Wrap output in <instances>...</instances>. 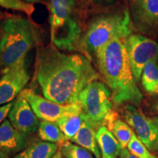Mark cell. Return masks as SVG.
Here are the masks:
<instances>
[{"label":"cell","mask_w":158,"mask_h":158,"mask_svg":"<svg viewBox=\"0 0 158 158\" xmlns=\"http://www.w3.org/2000/svg\"><path fill=\"white\" fill-rule=\"evenodd\" d=\"M13 105V102H11L10 103L0 106V124L5 119L7 116H8V114L10 110H11Z\"/></svg>","instance_id":"cell-24"},{"label":"cell","mask_w":158,"mask_h":158,"mask_svg":"<svg viewBox=\"0 0 158 158\" xmlns=\"http://www.w3.org/2000/svg\"><path fill=\"white\" fill-rule=\"evenodd\" d=\"M0 158H10V157H9V155H7V153L0 151Z\"/></svg>","instance_id":"cell-28"},{"label":"cell","mask_w":158,"mask_h":158,"mask_svg":"<svg viewBox=\"0 0 158 158\" xmlns=\"http://www.w3.org/2000/svg\"><path fill=\"white\" fill-rule=\"evenodd\" d=\"M57 150L56 143L37 141L29 145L13 158H52Z\"/></svg>","instance_id":"cell-16"},{"label":"cell","mask_w":158,"mask_h":158,"mask_svg":"<svg viewBox=\"0 0 158 158\" xmlns=\"http://www.w3.org/2000/svg\"><path fill=\"white\" fill-rule=\"evenodd\" d=\"M133 24L127 10L95 18L86 29L80 45L88 55H94L115 39L124 40L132 34Z\"/></svg>","instance_id":"cell-4"},{"label":"cell","mask_w":158,"mask_h":158,"mask_svg":"<svg viewBox=\"0 0 158 158\" xmlns=\"http://www.w3.org/2000/svg\"><path fill=\"white\" fill-rule=\"evenodd\" d=\"M27 147V135L15 129L9 119L0 124V151L7 155L19 153Z\"/></svg>","instance_id":"cell-13"},{"label":"cell","mask_w":158,"mask_h":158,"mask_svg":"<svg viewBox=\"0 0 158 158\" xmlns=\"http://www.w3.org/2000/svg\"><path fill=\"white\" fill-rule=\"evenodd\" d=\"M127 147L130 153L138 158H157L155 155L150 152L149 149L142 143L135 133H133Z\"/></svg>","instance_id":"cell-22"},{"label":"cell","mask_w":158,"mask_h":158,"mask_svg":"<svg viewBox=\"0 0 158 158\" xmlns=\"http://www.w3.org/2000/svg\"><path fill=\"white\" fill-rule=\"evenodd\" d=\"M0 37H1V32H0Z\"/></svg>","instance_id":"cell-34"},{"label":"cell","mask_w":158,"mask_h":158,"mask_svg":"<svg viewBox=\"0 0 158 158\" xmlns=\"http://www.w3.org/2000/svg\"><path fill=\"white\" fill-rule=\"evenodd\" d=\"M20 95L29 102L37 118L44 121L56 123L65 114L81 110L78 104L62 106L35 94L31 89L23 90Z\"/></svg>","instance_id":"cell-9"},{"label":"cell","mask_w":158,"mask_h":158,"mask_svg":"<svg viewBox=\"0 0 158 158\" xmlns=\"http://www.w3.org/2000/svg\"><path fill=\"white\" fill-rule=\"evenodd\" d=\"M96 138L102 158H116L122 147L106 126H100L97 130Z\"/></svg>","instance_id":"cell-14"},{"label":"cell","mask_w":158,"mask_h":158,"mask_svg":"<svg viewBox=\"0 0 158 158\" xmlns=\"http://www.w3.org/2000/svg\"><path fill=\"white\" fill-rule=\"evenodd\" d=\"M96 133L95 128L84 121L78 133L71 141L89 150L95 158H102L97 141Z\"/></svg>","instance_id":"cell-15"},{"label":"cell","mask_w":158,"mask_h":158,"mask_svg":"<svg viewBox=\"0 0 158 158\" xmlns=\"http://www.w3.org/2000/svg\"><path fill=\"white\" fill-rule=\"evenodd\" d=\"M152 119H153V121L155 122V124H156V125H157V128H158V116H157V117L153 118Z\"/></svg>","instance_id":"cell-31"},{"label":"cell","mask_w":158,"mask_h":158,"mask_svg":"<svg viewBox=\"0 0 158 158\" xmlns=\"http://www.w3.org/2000/svg\"><path fill=\"white\" fill-rule=\"evenodd\" d=\"M0 73H2V67H1V64H0Z\"/></svg>","instance_id":"cell-33"},{"label":"cell","mask_w":158,"mask_h":158,"mask_svg":"<svg viewBox=\"0 0 158 158\" xmlns=\"http://www.w3.org/2000/svg\"><path fill=\"white\" fill-rule=\"evenodd\" d=\"M0 64L2 71L26 61L38 41V31L26 18L10 15L0 22Z\"/></svg>","instance_id":"cell-3"},{"label":"cell","mask_w":158,"mask_h":158,"mask_svg":"<svg viewBox=\"0 0 158 158\" xmlns=\"http://www.w3.org/2000/svg\"><path fill=\"white\" fill-rule=\"evenodd\" d=\"M23 2H25L27 3H29V4H35V3H42L44 4L45 2H47L48 0H22Z\"/></svg>","instance_id":"cell-27"},{"label":"cell","mask_w":158,"mask_h":158,"mask_svg":"<svg viewBox=\"0 0 158 158\" xmlns=\"http://www.w3.org/2000/svg\"><path fill=\"white\" fill-rule=\"evenodd\" d=\"M157 63H158V60H157Z\"/></svg>","instance_id":"cell-35"},{"label":"cell","mask_w":158,"mask_h":158,"mask_svg":"<svg viewBox=\"0 0 158 158\" xmlns=\"http://www.w3.org/2000/svg\"><path fill=\"white\" fill-rule=\"evenodd\" d=\"M59 151L65 158H94L89 150L68 141L59 145Z\"/></svg>","instance_id":"cell-21"},{"label":"cell","mask_w":158,"mask_h":158,"mask_svg":"<svg viewBox=\"0 0 158 158\" xmlns=\"http://www.w3.org/2000/svg\"><path fill=\"white\" fill-rule=\"evenodd\" d=\"M155 110H156V112H157V113H158V102H157V104L155 105Z\"/></svg>","instance_id":"cell-32"},{"label":"cell","mask_w":158,"mask_h":158,"mask_svg":"<svg viewBox=\"0 0 158 158\" xmlns=\"http://www.w3.org/2000/svg\"><path fill=\"white\" fill-rule=\"evenodd\" d=\"M95 56L99 70L111 92L113 102L139 106L143 97L134 77L124 40H114Z\"/></svg>","instance_id":"cell-2"},{"label":"cell","mask_w":158,"mask_h":158,"mask_svg":"<svg viewBox=\"0 0 158 158\" xmlns=\"http://www.w3.org/2000/svg\"><path fill=\"white\" fill-rule=\"evenodd\" d=\"M109 127L122 149L127 147L134 133L129 124L122 120L115 119L110 124Z\"/></svg>","instance_id":"cell-20"},{"label":"cell","mask_w":158,"mask_h":158,"mask_svg":"<svg viewBox=\"0 0 158 158\" xmlns=\"http://www.w3.org/2000/svg\"><path fill=\"white\" fill-rule=\"evenodd\" d=\"M123 116L127 123L135 131L137 137L150 152L158 151V128L152 118L147 117L135 106H124Z\"/></svg>","instance_id":"cell-8"},{"label":"cell","mask_w":158,"mask_h":158,"mask_svg":"<svg viewBox=\"0 0 158 158\" xmlns=\"http://www.w3.org/2000/svg\"><path fill=\"white\" fill-rule=\"evenodd\" d=\"M141 83L142 87L149 95L158 94V63L152 61L144 67Z\"/></svg>","instance_id":"cell-18"},{"label":"cell","mask_w":158,"mask_h":158,"mask_svg":"<svg viewBox=\"0 0 158 158\" xmlns=\"http://www.w3.org/2000/svg\"><path fill=\"white\" fill-rule=\"evenodd\" d=\"M0 78V106L10 103L21 93L30 76L26 67V61L2 71Z\"/></svg>","instance_id":"cell-10"},{"label":"cell","mask_w":158,"mask_h":158,"mask_svg":"<svg viewBox=\"0 0 158 158\" xmlns=\"http://www.w3.org/2000/svg\"><path fill=\"white\" fill-rule=\"evenodd\" d=\"M9 121L15 129L25 135L35 133L38 129L40 122L29 102L21 95L13 101L8 114Z\"/></svg>","instance_id":"cell-12"},{"label":"cell","mask_w":158,"mask_h":158,"mask_svg":"<svg viewBox=\"0 0 158 158\" xmlns=\"http://www.w3.org/2000/svg\"><path fill=\"white\" fill-rule=\"evenodd\" d=\"M52 158H63L62 154H61L60 152H57L55 154V155L53 156Z\"/></svg>","instance_id":"cell-29"},{"label":"cell","mask_w":158,"mask_h":158,"mask_svg":"<svg viewBox=\"0 0 158 158\" xmlns=\"http://www.w3.org/2000/svg\"><path fill=\"white\" fill-rule=\"evenodd\" d=\"M38 135L43 141L60 145L67 141L64 133L56 123L42 120L40 122Z\"/></svg>","instance_id":"cell-19"},{"label":"cell","mask_w":158,"mask_h":158,"mask_svg":"<svg viewBox=\"0 0 158 158\" xmlns=\"http://www.w3.org/2000/svg\"><path fill=\"white\" fill-rule=\"evenodd\" d=\"M84 122L81 110H78L65 114L56 123L64 133L67 140L71 141L78 133Z\"/></svg>","instance_id":"cell-17"},{"label":"cell","mask_w":158,"mask_h":158,"mask_svg":"<svg viewBox=\"0 0 158 158\" xmlns=\"http://www.w3.org/2000/svg\"><path fill=\"white\" fill-rule=\"evenodd\" d=\"M48 3L51 43L60 50H74L81 35L73 16L75 0H48Z\"/></svg>","instance_id":"cell-5"},{"label":"cell","mask_w":158,"mask_h":158,"mask_svg":"<svg viewBox=\"0 0 158 158\" xmlns=\"http://www.w3.org/2000/svg\"><path fill=\"white\" fill-rule=\"evenodd\" d=\"M0 6L6 9L22 12L29 16L32 15L35 10L32 4L27 3L22 0H0Z\"/></svg>","instance_id":"cell-23"},{"label":"cell","mask_w":158,"mask_h":158,"mask_svg":"<svg viewBox=\"0 0 158 158\" xmlns=\"http://www.w3.org/2000/svg\"><path fill=\"white\" fill-rule=\"evenodd\" d=\"M130 13L133 24L140 31L158 34V0H132Z\"/></svg>","instance_id":"cell-11"},{"label":"cell","mask_w":158,"mask_h":158,"mask_svg":"<svg viewBox=\"0 0 158 158\" xmlns=\"http://www.w3.org/2000/svg\"><path fill=\"white\" fill-rule=\"evenodd\" d=\"M124 46L137 83H140L144 67L158 60V43L141 34H131L124 40Z\"/></svg>","instance_id":"cell-7"},{"label":"cell","mask_w":158,"mask_h":158,"mask_svg":"<svg viewBox=\"0 0 158 158\" xmlns=\"http://www.w3.org/2000/svg\"><path fill=\"white\" fill-rule=\"evenodd\" d=\"M118 158H138L133 155V154L130 153V152L128 150L127 148L122 149L121 152H120L119 155H118Z\"/></svg>","instance_id":"cell-25"},{"label":"cell","mask_w":158,"mask_h":158,"mask_svg":"<svg viewBox=\"0 0 158 158\" xmlns=\"http://www.w3.org/2000/svg\"><path fill=\"white\" fill-rule=\"evenodd\" d=\"M112 102L110 89L98 81L89 84L81 92L78 99L83 118L94 128L105 126V124L110 126L115 120Z\"/></svg>","instance_id":"cell-6"},{"label":"cell","mask_w":158,"mask_h":158,"mask_svg":"<svg viewBox=\"0 0 158 158\" xmlns=\"http://www.w3.org/2000/svg\"><path fill=\"white\" fill-rule=\"evenodd\" d=\"M35 75L45 98L62 106L78 104L82 90L100 78L87 57L52 45L37 49Z\"/></svg>","instance_id":"cell-1"},{"label":"cell","mask_w":158,"mask_h":158,"mask_svg":"<svg viewBox=\"0 0 158 158\" xmlns=\"http://www.w3.org/2000/svg\"><path fill=\"white\" fill-rule=\"evenodd\" d=\"M5 15V13H3L2 11L0 10V22H1V21H2V20L5 19V18H6Z\"/></svg>","instance_id":"cell-30"},{"label":"cell","mask_w":158,"mask_h":158,"mask_svg":"<svg viewBox=\"0 0 158 158\" xmlns=\"http://www.w3.org/2000/svg\"><path fill=\"white\" fill-rule=\"evenodd\" d=\"M116 0H92V2L97 4V5H106L114 2Z\"/></svg>","instance_id":"cell-26"}]
</instances>
